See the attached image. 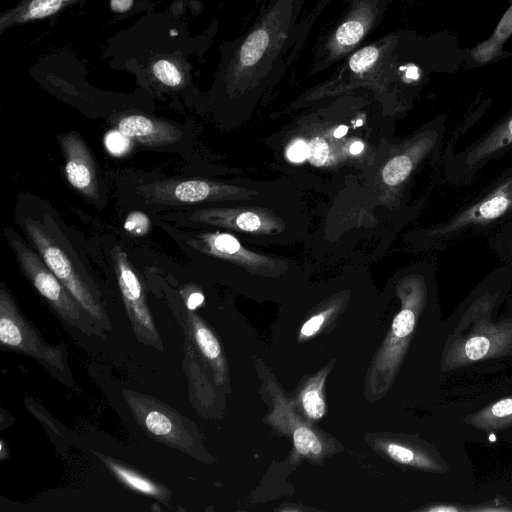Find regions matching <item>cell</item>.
<instances>
[{
  "label": "cell",
  "mask_w": 512,
  "mask_h": 512,
  "mask_svg": "<svg viewBox=\"0 0 512 512\" xmlns=\"http://www.w3.org/2000/svg\"><path fill=\"white\" fill-rule=\"evenodd\" d=\"M22 227L46 265L86 312L103 327L105 323L108 324L95 284L55 220L48 213L26 215Z\"/></svg>",
  "instance_id": "obj_1"
},
{
  "label": "cell",
  "mask_w": 512,
  "mask_h": 512,
  "mask_svg": "<svg viewBox=\"0 0 512 512\" xmlns=\"http://www.w3.org/2000/svg\"><path fill=\"white\" fill-rule=\"evenodd\" d=\"M5 237L23 273L59 317L83 333H95L96 321L72 296L40 255L26 245L11 227L5 228Z\"/></svg>",
  "instance_id": "obj_2"
},
{
  "label": "cell",
  "mask_w": 512,
  "mask_h": 512,
  "mask_svg": "<svg viewBox=\"0 0 512 512\" xmlns=\"http://www.w3.org/2000/svg\"><path fill=\"white\" fill-rule=\"evenodd\" d=\"M0 341L3 347L29 355L55 371L64 373L67 368L63 350L43 341L4 284L0 288Z\"/></svg>",
  "instance_id": "obj_3"
},
{
  "label": "cell",
  "mask_w": 512,
  "mask_h": 512,
  "mask_svg": "<svg viewBox=\"0 0 512 512\" xmlns=\"http://www.w3.org/2000/svg\"><path fill=\"white\" fill-rule=\"evenodd\" d=\"M113 260L122 299L135 335L140 341L160 348L161 341L146 304L141 282L120 246L113 249Z\"/></svg>",
  "instance_id": "obj_4"
},
{
  "label": "cell",
  "mask_w": 512,
  "mask_h": 512,
  "mask_svg": "<svg viewBox=\"0 0 512 512\" xmlns=\"http://www.w3.org/2000/svg\"><path fill=\"white\" fill-rule=\"evenodd\" d=\"M69 184L87 198L100 197V187L93 157L80 135L69 132L58 136Z\"/></svg>",
  "instance_id": "obj_5"
},
{
  "label": "cell",
  "mask_w": 512,
  "mask_h": 512,
  "mask_svg": "<svg viewBox=\"0 0 512 512\" xmlns=\"http://www.w3.org/2000/svg\"><path fill=\"white\" fill-rule=\"evenodd\" d=\"M275 407L268 421L279 431L290 433L294 444V457L321 458L326 446L317 433L300 419L289 399L276 389L274 392Z\"/></svg>",
  "instance_id": "obj_6"
},
{
  "label": "cell",
  "mask_w": 512,
  "mask_h": 512,
  "mask_svg": "<svg viewBox=\"0 0 512 512\" xmlns=\"http://www.w3.org/2000/svg\"><path fill=\"white\" fill-rule=\"evenodd\" d=\"M129 404L135 417L153 436L180 449L190 447L184 424L173 411L145 396H130Z\"/></svg>",
  "instance_id": "obj_7"
},
{
  "label": "cell",
  "mask_w": 512,
  "mask_h": 512,
  "mask_svg": "<svg viewBox=\"0 0 512 512\" xmlns=\"http://www.w3.org/2000/svg\"><path fill=\"white\" fill-rule=\"evenodd\" d=\"M377 11L371 0L359 1L329 38L328 56L336 59L354 49L373 25Z\"/></svg>",
  "instance_id": "obj_8"
},
{
  "label": "cell",
  "mask_w": 512,
  "mask_h": 512,
  "mask_svg": "<svg viewBox=\"0 0 512 512\" xmlns=\"http://www.w3.org/2000/svg\"><path fill=\"white\" fill-rule=\"evenodd\" d=\"M117 129L128 139L148 146L170 145L177 142L182 136V131L179 128L138 114L121 118Z\"/></svg>",
  "instance_id": "obj_9"
},
{
  "label": "cell",
  "mask_w": 512,
  "mask_h": 512,
  "mask_svg": "<svg viewBox=\"0 0 512 512\" xmlns=\"http://www.w3.org/2000/svg\"><path fill=\"white\" fill-rule=\"evenodd\" d=\"M278 17L269 15L266 20L251 32L241 45L238 52V67L251 71L255 68L275 42V20Z\"/></svg>",
  "instance_id": "obj_10"
},
{
  "label": "cell",
  "mask_w": 512,
  "mask_h": 512,
  "mask_svg": "<svg viewBox=\"0 0 512 512\" xmlns=\"http://www.w3.org/2000/svg\"><path fill=\"white\" fill-rule=\"evenodd\" d=\"M512 35V4L503 14L493 33L488 39L478 44L471 51V58L476 64H486L495 59L504 44Z\"/></svg>",
  "instance_id": "obj_11"
},
{
  "label": "cell",
  "mask_w": 512,
  "mask_h": 512,
  "mask_svg": "<svg viewBox=\"0 0 512 512\" xmlns=\"http://www.w3.org/2000/svg\"><path fill=\"white\" fill-rule=\"evenodd\" d=\"M190 319L194 339L198 348L214 368L218 377L217 381L222 382L226 374V367L217 338L198 316L190 314Z\"/></svg>",
  "instance_id": "obj_12"
},
{
  "label": "cell",
  "mask_w": 512,
  "mask_h": 512,
  "mask_svg": "<svg viewBox=\"0 0 512 512\" xmlns=\"http://www.w3.org/2000/svg\"><path fill=\"white\" fill-rule=\"evenodd\" d=\"M328 369H323L312 377L302 388L297 397V405L304 415L311 420H318L325 415L326 405L323 396V386Z\"/></svg>",
  "instance_id": "obj_13"
},
{
  "label": "cell",
  "mask_w": 512,
  "mask_h": 512,
  "mask_svg": "<svg viewBox=\"0 0 512 512\" xmlns=\"http://www.w3.org/2000/svg\"><path fill=\"white\" fill-rule=\"evenodd\" d=\"M104 461L116 477L130 489L163 501L169 498V493L165 488L145 478L141 474L112 459L105 458Z\"/></svg>",
  "instance_id": "obj_14"
},
{
  "label": "cell",
  "mask_w": 512,
  "mask_h": 512,
  "mask_svg": "<svg viewBox=\"0 0 512 512\" xmlns=\"http://www.w3.org/2000/svg\"><path fill=\"white\" fill-rule=\"evenodd\" d=\"M511 204L507 194L499 191L497 194L484 200L465 217L466 221L491 220L502 215ZM465 221V222H466Z\"/></svg>",
  "instance_id": "obj_15"
},
{
  "label": "cell",
  "mask_w": 512,
  "mask_h": 512,
  "mask_svg": "<svg viewBox=\"0 0 512 512\" xmlns=\"http://www.w3.org/2000/svg\"><path fill=\"white\" fill-rule=\"evenodd\" d=\"M381 49L377 45H369L356 51L348 61L351 72L360 74L371 69L380 58Z\"/></svg>",
  "instance_id": "obj_16"
},
{
  "label": "cell",
  "mask_w": 512,
  "mask_h": 512,
  "mask_svg": "<svg viewBox=\"0 0 512 512\" xmlns=\"http://www.w3.org/2000/svg\"><path fill=\"white\" fill-rule=\"evenodd\" d=\"M412 170V161L406 155L391 159L382 171L383 180L388 185H397L402 182Z\"/></svg>",
  "instance_id": "obj_17"
},
{
  "label": "cell",
  "mask_w": 512,
  "mask_h": 512,
  "mask_svg": "<svg viewBox=\"0 0 512 512\" xmlns=\"http://www.w3.org/2000/svg\"><path fill=\"white\" fill-rule=\"evenodd\" d=\"M153 73L161 83L170 87H176L182 81L179 70L167 60L157 61L153 66Z\"/></svg>",
  "instance_id": "obj_18"
},
{
  "label": "cell",
  "mask_w": 512,
  "mask_h": 512,
  "mask_svg": "<svg viewBox=\"0 0 512 512\" xmlns=\"http://www.w3.org/2000/svg\"><path fill=\"white\" fill-rule=\"evenodd\" d=\"M151 227L149 218L140 211H133L128 214L124 222V228L133 235H144Z\"/></svg>",
  "instance_id": "obj_19"
},
{
  "label": "cell",
  "mask_w": 512,
  "mask_h": 512,
  "mask_svg": "<svg viewBox=\"0 0 512 512\" xmlns=\"http://www.w3.org/2000/svg\"><path fill=\"white\" fill-rule=\"evenodd\" d=\"M62 5V0H32L28 13L31 18H44L56 13Z\"/></svg>",
  "instance_id": "obj_20"
},
{
  "label": "cell",
  "mask_w": 512,
  "mask_h": 512,
  "mask_svg": "<svg viewBox=\"0 0 512 512\" xmlns=\"http://www.w3.org/2000/svg\"><path fill=\"white\" fill-rule=\"evenodd\" d=\"M381 449L394 461L410 464L415 459V454L410 449L393 442H382Z\"/></svg>",
  "instance_id": "obj_21"
},
{
  "label": "cell",
  "mask_w": 512,
  "mask_h": 512,
  "mask_svg": "<svg viewBox=\"0 0 512 512\" xmlns=\"http://www.w3.org/2000/svg\"><path fill=\"white\" fill-rule=\"evenodd\" d=\"M334 311L335 307H330L308 319L301 327L300 337L309 338L315 335Z\"/></svg>",
  "instance_id": "obj_22"
},
{
  "label": "cell",
  "mask_w": 512,
  "mask_h": 512,
  "mask_svg": "<svg viewBox=\"0 0 512 512\" xmlns=\"http://www.w3.org/2000/svg\"><path fill=\"white\" fill-rule=\"evenodd\" d=\"M490 141L482 147L483 154L498 149L512 142V118L497 134L492 136Z\"/></svg>",
  "instance_id": "obj_23"
},
{
  "label": "cell",
  "mask_w": 512,
  "mask_h": 512,
  "mask_svg": "<svg viewBox=\"0 0 512 512\" xmlns=\"http://www.w3.org/2000/svg\"><path fill=\"white\" fill-rule=\"evenodd\" d=\"M490 347L489 340L482 336H476L469 339L465 345V353L471 360L483 358Z\"/></svg>",
  "instance_id": "obj_24"
},
{
  "label": "cell",
  "mask_w": 512,
  "mask_h": 512,
  "mask_svg": "<svg viewBox=\"0 0 512 512\" xmlns=\"http://www.w3.org/2000/svg\"><path fill=\"white\" fill-rule=\"evenodd\" d=\"M329 155V147L327 143L320 139L315 138L309 143V160L312 164L320 166L323 165Z\"/></svg>",
  "instance_id": "obj_25"
},
{
  "label": "cell",
  "mask_w": 512,
  "mask_h": 512,
  "mask_svg": "<svg viewBox=\"0 0 512 512\" xmlns=\"http://www.w3.org/2000/svg\"><path fill=\"white\" fill-rule=\"evenodd\" d=\"M235 224L242 230L254 231L260 227L261 221L255 213L243 212L236 217Z\"/></svg>",
  "instance_id": "obj_26"
},
{
  "label": "cell",
  "mask_w": 512,
  "mask_h": 512,
  "mask_svg": "<svg viewBox=\"0 0 512 512\" xmlns=\"http://www.w3.org/2000/svg\"><path fill=\"white\" fill-rule=\"evenodd\" d=\"M287 157L293 162H302L309 157V145L303 140H296L287 150Z\"/></svg>",
  "instance_id": "obj_27"
},
{
  "label": "cell",
  "mask_w": 512,
  "mask_h": 512,
  "mask_svg": "<svg viewBox=\"0 0 512 512\" xmlns=\"http://www.w3.org/2000/svg\"><path fill=\"white\" fill-rule=\"evenodd\" d=\"M492 413L497 417H503L512 414V399H505L497 402L492 407Z\"/></svg>",
  "instance_id": "obj_28"
},
{
  "label": "cell",
  "mask_w": 512,
  "mask_h": 512,
  "mask_svg": "<svg viewBox=\"0 0 512 512\" xmlns=\"http://www.w3.org/2000/svg\"><path fill=\"white\" fill-rule=\"evenodd\" d=\"M133 4V0H111V8L115 12L128 11Z\"/></svg>",
  "instance_id": "obj_29"
},
{
  "label": "cell",
  "mask_w": 512,
  "mask_h": 512,
  "mask_svg": "<svg viewBox=\"0 0 512 512\" xmlns=\"http://www.w3.org/2000/svg\"><path fill=\"white\" fill-rule=\"evenodd\" d=\"M202 302H203V296L200 293H194V294L190 295L187 305H188L189 309H195Z\"/></svg>",
  "instance_id": "obj_30"
},
{
  "label": "cell",
  "mask_w": 512,
  "mask_h": 512,
  "mask_svg": "<svg viewBox=\"0 0 512 512\" xmlns=\"http://www.w3.org/2000/svg\"><path fill=\"white\" fill-rule=\"evenodd\" d=\"M363 148H364L363 143L360 141H356L351 144L350 153L354 154V155L359 154L363 150Z\"/></svg>",
  "instance_id": "obj_31"
},
{
  "label": "cell",
  "mask_w": 512,
  "mask_h": 512,
  "mask_svg": "<svg viewBox=\"0 0 512 512\" xmlns=\"http://www.w3.org/2000/svg\"><path fill=\"white\" fill-rule=\"evenodd\" d=\"M347 131L348 127L345 125H341L334 131V137L341 138L347 133Z\"/></svg>",
  "instance_id": "obj_32"
},
{
  "label": "cell",
  "mask_w": 512,
  "mask_h": 512,
  "mask_svg": "<svg viewBox=\"0 0 512 512\" xmlns=\"http://www.w3.org/2000/svg\"><path fill=\"white\" fill-rule=\"evenodd\" d=\"M457 509L453 508V507H437V508H434V509H431V511H455Z\"/></svg>",
  "instance_id": "obj_33"
},
{
  "label": "cell",
  "mask_w": 512,
  "mask_h": 512,
  "mask_svg": "<svg viewBox=\"0 0 512 512\" xmlns=\"http://www.w3.org/2000/svg\"><path fill=\"white\" fill-rule=\"evenodd\" d=\"M362 125V120H358L355 124V127H358V126H361Z\"/></svg>",
  "instance_id": "obj_34"
},
{
  "label": "cell",
  "mask_w": 512,
  "mask_h": 512,
  "mask_svg": "<svg viewBox=\"0 0 512 512\" xmlns=\"http://www.w3.org/2000/svg\"><path fill=\"white\" fill-rule=\"evenodd\" d=\"M490 438H491V440H492V441L494 440V436H493V435H491V437H490Z\"/></svg>",
  "instance_id": "obj_35"
}]
</instances>
